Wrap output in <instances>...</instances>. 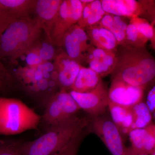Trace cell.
<instances>
[{"mask_svg":"<svg viewBox=\"0 0 155 155\" xmlns=\"http://www.w3.org/2000/svg\"><path fill=\"white\" fill-rule=\"evenodd\" d=\"M111 79L118 78L143 88L155 84V58L144 47L118 46Z\"/></svg>","mask_w":155,"mask_h":155,"instance_id":"6da1fadb","label":"cell"},{"mask_svg":"<svg viewBox=\"0 0 155 155\" xmlns=\"http://www.w3.org/2000/svg\"><path fill=\"white\" fill-rule=\"evenodd\" d=\"M42 30L36 17L11 22L0 35V60L13 63L28 53L35 46Z\"/></svg>","mask_w":155,"mask_h":155,"instance_id":"7a4b0ae2","label":"cell"},{"mask_svg":"<svg viewBox=\"0 0 155 155\" xmlns=\"http://www.w3.org/2000/svg\"><path fill=\"white\" fill-rule=\"evenodd\" d=\"M89 124L85 117L77 116L50 126L46 132L31 141L23 143L21 155H52L61 150Z\"/></svg>","mask_w":155,"mask_h":155,"instance_id":"3957f363","label":"cell"},{"mask_svg":"<svg viewBox=\"0 0 155 155\" xmlns=\"http://www.w3.org/2000/svg\"><path fill=\"white\" fill-rule=\"evenodd\" d=\"M41 117L17 99L0 97V136L37 129Z\"/></svg>","mask_w":155,"mask_h":155,"instance_id":"277c9868","label":"cell"},{"mask_svg":"<svg viewBox=\"0 0 155 155\" xmlns=\"http://www.w3.org/2000/svg\"><path fill=\"white\" fill-rule=\"evenodd\" d=\"M81 109L69 92L61 89L45 103L43 121L49 125H57L76 116Z\"/></svg>","mask_w":155,"mask_h":155,"instance_id":"5b68a950","label":"cell"},{"mask_svg":"<svg viewBox=\"0 0 155 155\" xmlns=\"http://www.w3.org/2000/svg\"><path fill=\"white\" fill-rule=\"evenodd\" d=\"M106 13L130 19L143 18L151 22L155 15L153 0H101Z\"/></svg>","mask_w":155,"mask_h":155,"instance_id":"8992f818","label":"cell"},{"mask_svg":"<svg viewBox=\"0 0 155 155\" xmlns=\"http://www.w3.org/2000/svg\"><path fill=\"white\" fill-rule=\"evenodd\" d=\"M84 5L81 0H63L52 28V43L62 47L64 34L80 20Z\"/></svg>","mask_w":155,"mask_h":155,"instance_id":"52a82bcc","label":"cell"},{"mask_svg":"<svg viewBox=\"0 0 155 155\" xmlns=\"http://www.w3.org/2000/svg\"><path fill=\"white\" fill-rule=\"evenodd\" d=\"M103 115L92 117L88 126L102 140L112 155H127V148L119 129L112 119Z\"/></svg>","mask_w":155,"mask_h":155,"instance_id":"ba28073f","label":"cell"},{"mask_svg":"<svg viewBox=\"0 0 155 155\" xmlns=\"http://www.w3.org/2000/svg\"><path fill=\"white\" fill-rule=\"evenodd\" d=\"M69 92L80 109L91 117L103 115L108 108V90L102 80L92 91L81 93L70 91Z\"/></svg>","mask_w":155,"mask_h":155,"instance_id":"9c48e42d","label":"cell"},{"mask_svg":"<svg viewBox=\"0 0 155 155\" xmlns=\"http://www.w3.org/2000/svg\"><path fill=\"white\" fill-rule=\"evenodd\" d=\"M92 46L86 31L77 24L66 31L62 41V47L66 54L81 65L86 63L87 53Z\"/></svg>","mask_w":155,"mask_h":155,"instance_id":"30bf717a","label":"cell"},{"mask_svg":"<svg viewBox=\"0 0 155 155\" xmlns=\"http://www.w3.org/2000/svg\"><path fill=\"white\" fill-rule=\"evenodd\" d=\"M144 91L142 87L130 85L118 78H113L108 90V99L113 104L131 108L143 101Z\"/></svg>","mask_w":155,"mask_h":155,"instance_id":"8fae6325","label":"cell"},{"mask_svg":"<svg viewBox=\"0 0 155 155\" xmlns=\"http://www.w3.org/2000/svg\"><path fill=\"white\" fill-rule=\"evenodd\" d=\"M54 67L57 72L58 85L61 89L67 91L71 90L82 66L67 55L65 52H63L56 57Z\"/></svg>","mask_w":155,"mask_h":155,"instance_id":"7c38bea8","label":"cell"},{"mask_svg":"<svg viewBox=\"0 0 155 155\" xmlns=\"http://www.w3.org/2000/svg\"><path fill=\"white\" fill-rule=\"evenodd\" d=\"M116 60V52L97 48L93 45L87 53L86 63L89 68L102 78L112 74Z\"/></svg>","mask_w":155,"mask_h":155,"instance_id":"4fadbf2b","label":"cell"},{"mask_svg":"<svg viewBox=\"0 0 155 155\" xmlns=\"http://www.w3.org/2000/svg\"><path fill=\"white\" fill-rule=\"evenodd\" d=\"M63 0H37L34 11L48 40L52 43L51 34Z\"/></svg>","mask_w":155,"mask_h":155,"instance_id":"5bb4252c","label":"cell"},{"mask_svg":"<svg viewBox=\"0 0 155 155\" xmlns=\"http://www.w3.org/2000/svg\"><path fill=\"white\" fill-rule=\"evenodd\" d=\"M92 45L101 49L116 52L119 45L116 38L110 31L99 24L85 28Z\"/></svg>","mask_w":155,"mask_h":155,"instance_id":"9a60e30c","label":"cell"},{"mask_svg":"<svg viewBox=\"0 0 155 155\" xmlns=\"http://www.w3.org/2000/svg\"><path fill=\"white\" fill-rule=\"evenodd\" d=\"M37 0H0V5L11 22L30 17Z\"/></svg>","mask_w":155,"mask_h":155,"instance_id":"2e32d148","label":"cell"},{"mask_svg":"<svg viewBox=\"0 0 155 155\" xmlns=\"http://www.w3.org/2000/svg\"><path fill=\"white\" fill-rule=\"evenodd\" d=\"M128 18L106 13L98 24L110 31L119 46H126V32L129 23Z\"/></svg>","mask_w":155,"mask_h":155,"instance_id":"e0dca14e","label":"cell"},{"mask_svg":"<svg viewBox=\"0 0 155 155\" xmlns=\"http://www.w3.org/2000/svg\"><path fill=\"white\" fill-rule=\"evenodd\" d=\"M128 135L134 152L150 155L154 150V139L147 127L131 130Z\"/></svg>","mask_w":155,"mask_h":155,"instance_id":"ac0fdd59","label":"cell"},{"mask_svg":"<svg viewBox=\"0 0 155 155\" xmlns=\"http://www.w3.org/2000/svg\"><path fill=\"white\" fill-rule=\"evenodd\" d=\"M108 108L112 121L119 129L123 138L128 135L131 130L133 121L131 109L113 104L109 101Z\"/></svg>","mask_w":155,"mask_h":155,"instance_id":"d6986e66","label":"cell"},{"mask_svg":"<svg viewBox=\"0 0 155 155\" xmlns=\"http://www.w3.org/2000/svg\"><path fill=\"white\" fill-rule=\"evenodd\" d=\"M101 77L90 68L82 67L75 78L71 91L78 93H87L96 88Z\"/></svg>","mask_w":155,"mask_h":155,"instance_id":"ffe728a7","label":"cell"},{"mask_svg":"<svg viewBox=\"0 0 155 155\" xmlns=\"http://www.w3.org/2000/svg\"><path fill=\"white\" fill-rule=\"evenodd\" d=\"M106 13L101 0H94L88 4L84 3L81 18L77 24L81 28L85 29L98 24Z\"/></svg>","mask_w":155,"mask_h":155,"instance_id":"44dd1931","label":"cell"},{"mask_svg":"<svg viewBox=\"0 0 155 155\" xmlns=\"http://www.w3.org/2000/svg\"><path fill=\"white\" fill-rule=\"evenodd\" d=\"M130 109L133 119L131 130L146 128L152 124V115L146 103L141 101Z\"/></svg>","mask_w":155,"mask_h":155,"instance_id":"7402d4cb","label":"cell"},{"mask_svg":"<svg viewBox=\"0 0 155 155\" xmlns=\"http://www.w3.org/2000/svg\"><path fill=\"white\" fill-rule=\"evenodd\" d=\"M149 41L139 32L135 25L129 22L126 32V46L131 47H146Z\"/></svg>","mask_w":155,"mask_h":155,"instance_id":"603a6c76","label":"cell"},{"mask_svg":"<svg viewBox=\"0 0 155 155\" xmlns=\"http://www.w3.org/2000/svg\"><path fill=\"white\" fill-rule=\"evenodd\" d=\"M23 142L8 139H0V155H21Z\"/></svg>","mask_w":155,"mask_h":155,"instance_id":"cb8c5ba5","label":"cell"},{"mask_svg":"<svg viewBox=\"0 0 155 155\" xmlns=\"http://www.w3.org/2000/svg\"><path fill=\"white\" fill-rule=\"evenodd\" d=\"M84 130L75 135L62 149L52 155H77L81 142L84 137Z\"/></svg>","mask_w":155,"mask_h":155,"instance_id":"d4e9b609","label":"cell"},{"mask_svg":"<svg viewBox=\"0 0 155 155\" xmlns=\"http://www.w3.org/2000/svg\"><path fill=\"white\" fill-rule=\"evenodd\" d=\"M129 22L135 25L139 32L149 41H150L154 35V30L150 23L147 20L136 17L130 19Z\"/></svg>","mask_w":155,"mask_h":155,"instance_id":"484cf974","label":"cell"},{"mask_svg":"<svg viewBox=\"0 0 155 155\" xmlns=\"http://www.w3.org/2000/svg\"><path fill=\"white\" fill-rule=\"evenodd\" d=\"M31 50L36 52L44 62L51 60L54 56L55 50L51 43H43Z\"/></svg>","mask_w":155,"mask_h":155,"instance_id":"4316f807","label":"cell"},{"mask_svg":"<svg viewBox=\"0 0 155 155\" xmlns=\"http://www.w3.org/2000/svg\"><path fill=\"white\" fill-rule=\"evenodd\" d=\"M13 81L12 75L0 60V91L10 86Z\"/></svg>","mask_w":155,"mask_h":155,"instance_id":"83f0119b","label":"cell"},{"mask_svg":"<svg viewBox=\"0 0 155 155\" xmlns=\"http://www.w3.org/2000/svg\"><path fill=\"white\" fill-rule=\"evenodd\" d=\"M26 61L30 67L32 68H36L45 63L38 54L32 50H31L28 52L26 57Z\"/></svg>","mask_w":155,"mask_h":155,"instance_id":"f1b7e54d","label":"cell"},{"mask_svg":"<svg viewBox=\"0 0 155 155\" xmlns=\"http://www.w3.org/2000/svg\"><path fill=\"white\" fill-rule=\"evenodd\" d=\"M146 103L155 122V84L150 89L148 93Z\"/></svg>","mask_w":155,"mask_h":155,"instance_id":"f546056e","label":"cell"},{"mask_svg":"<svg viewBox=\"0 0 155 155\" xmlns=\"http://www.w3.org/2000/svg\"><path fill=\"white\" fill-rule=\"evenodd\" d=\"M11 23V21L0 5V35Z\"/></svg>","mask_w":155,"mask_h":155,"instance_id":"4dcf8cb0","label":"cell"},{"mask_svg":"<svg viewBox=\"0 0 155 155\" xmlns=\"http://www.w3.org/2000/svg\"><path fill=\"white\" fill-rule=\"evenodd\" d=\"M151 25L152 26L154 30V35L153 38L150 41L151 47L155 51V15L153 19L152 22L150 23Z\"/></svg>","mask_w":155,"mask_h":155,"instance_id":"1f68e13d","label":"cell"},{"mask_svg":"<svg viewBox=\"0 0 155 155\" xmlns=\"http://www.w3.org/2000/svg\"><path fill=\"white\" fill-rule=\"evenodd\" d=\"M147 128L149 129V130L150 131L151 133L153 134V136L154 139L155 141V146H154V150H155V124H151L149 125V126L147 127Z\"/></svg>","mask_w":155,"mask_h":155,"instance_id":"d6a6232c","label":"cell"},{"mask_svg":"<svg viewBox=\"0 0 155 155\" xmlns=\"http://www.w3.org/2000/svg\"><path fill=\"white\" fill-rule=\"evenodd\" d=\"M130 148H131V153H132V155H150L145 153H136L134 152L133 151V150H132L131 147H130Z\"/></svg>","mask_w":155,"mask_h":155,"instance_id":"836d02e7","label":"cell"},{"mask_svg":"<svg viewBox=\"0 0 155 155\" xmlns=\"http://www.w3.org/2000/svg\"><path fill=\"white\" fill-rule=\"evenodd\" d=\"M94 0H81L82 2L85 3V4H88L92 2Z\"/></svg>","mask_w":155,"mask_h":155,"instance_id":"e575fe53","label":"cell"},{"mask_svg":"<svg viewBox=\"0 0 155 155\" xmlns=\"http://www.w3.org/2000/svg\"><path fill=\"white\" fill-rule=\"evenodd\" d=\"M126 155H132V153H131V148L130 147L128 148H127V153Z\"/></svg>","mask_w":155,"mask_h":155,"instance_id":"d590c367","label":"cell"},{"mask_svg":"<svg viewBox=\"0 0 155 155\" xmlns=\"http://www.w3.org/2000/svg\"><path fill=\"white\" fill-rule=\"evenodd\" d=\"M150 155H155V150H154L153 151L152 153L150 154Z\"/></svg>","mask_w":155,"mask_h":155,"instance_id":"8d00e7d4","label":"cell"},{"mask_svg":"<svg viewBox=\"0 0 155 155\" xmlns=\"http://www.w3.org/2000/svg\"></svg>","mask_w":155,"mask_h":155,"instance_id":"74e56055","label":"cell"}]
</instances>
